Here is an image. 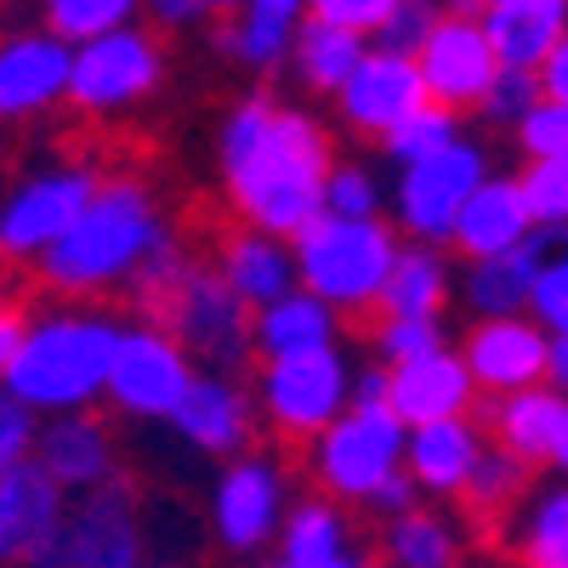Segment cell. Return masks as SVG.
I'll list each match as a JSON object with an SVG mask.
<instances>
[{
	"label": "cell",
	"mask_w": 568,
	"mask_h": 568,
	"mask_svg": "<svg viewBox=\"0 0 568 568\" xmlns=\"http://www.w3.org/2000/svg\"><path fill=\"white\" fill-rule=\"evenodd\" d=\"M471 404H478V387H471L460 353H449V347L420 353V358L387 369V409H393L404 426L471 415Z\"/></svg>",
	"instance_id": "2e32d148"
},
{
	"label": "cell",
	"mask_w": 568,
	"mask_h": 568,
	"mask_svg": "<svg viewBox=\"0 0 568 568\" xmlns=\"http://www.w3.org/2000/svg\"><path fill=\"white\" fill-rule=\"evenodd\" d=\"M546 387L568 398V336H546Z\"/></svg>",
	"instance_id": "681fc988"
},
{
	"label": "cell",
	"mask_w": 568,
	"mask_h": 568,
	"mask_svg": "<svg viewBox=\"0 0 568 568\" xmlns=\"http://www.w3.org/2000/svg\"><path fill=\"white\" fill-rule=\"evenodd\" d=\"M409 449V484L426 489V495H444L455 500L471 478V466L484 455V433L471 415H449V420H426L404 438Z\"/></svg>",
	"instance_id": "7402d4cb"
},
{
	"label": "cell",
	"mask_w": 568,
	"mask_h": 568,
	"mask_svg": "<svg viewBox=\"0 0 568 568\" xmlns=\"http://www.w3.org/2000/svg\"><path fill=\"white\" fill-rule=\"evenodd\" d=\"M382 194H375V176L364 165H336L324 182V216H375Z\"/></svg>",
	"instance_id": "b9f144b4"
},
{
	"label": "cell",
	"mask_w": 568,
	"mask_h": 568,
	"mask_svg": "<svg viewBox=\"0 0 568 568\" xmlns=\"http://www.w3.org/2000/svg\"><path fill=\"white\" fill-rule=\"evenodd\" d=\"M535 103H540V80L524 74V69H500L495 85H489V98L478 103V114H484L489 125H517Z\"/></svg>",
	"instance_id": "60d3db41"
},
{
	"label": "cell",
	"mask_w": 568,
	"mask_h": 568,
	"mask_svg": "<svg viewBox=\"0 0 568 568\" xmlns=\"http://www.w3.org/2000/svg\"><path fill=\"white\" fill-rule=\"evenodd\" d=\"M160 240V216H154V194L142 176H103L98 200L85 205V216L63 233L58 245H45L34 262L7 267L23 291L45 296H109L114 284L131 278V267L149 256V245Z\"/></svg>",
	"instance_id": "7a4b0ae2"
},
{
	"label": "cell",
	"mask_w": 568,
	"mask_h": 568,
	"mask_svg": "<svg viewBox=\"0 0 568 568\" xmlns=\"http://www.w3.org/2000/svg\"><path fill=\"white\" fill-rule=\"evenodd\" d=\"M278 524V471L256 455L233 460L211 495V529L227 551H256Z\"/></svg>",
	"instance_id": "d6986e66"
},
{
	"label": "cell",
	"mask_w": 568,
	"mask_h": 568,
	"mask_svg": "<svg viewBox=\"0 0 568 568\" xmlns=\"http://www.w3.org/2000/svg\"><path fill=\"white\" fill-rule=\"evenodd\" d=\"M358 63H364V40L347 34V29L307 23V29L296 34V69H302L307 91H342Z\"/></svg>",
	"instance_id": "d6a6232c"
},
{
	"label": "cell",
	"mask_w": 568,
	"mask_h": 568,
	"mask_svg": "<svg viewBox=\"0 0 568 568\" xmlns=\"http://www.w3.org/2000/svg\"><path fill=\"white\" fill-rule=\"evenodd\" d=\"M404 438H409V426L387 404H353L313 438L296 471H307L318 484V500L364 506L393 471H404Z\"/></svg>",
	"instance_id": "5b68a950"
},
{
	"label": "cell",
	"mask_w": 568,
	"mask_h": 568,
	"mask_svg": "<svg viewBox=\"0 0 568 568\" xmlns=\"http://www.w3.org/2000/svg\"><path fill=\"white\" fill-rule=\"evenodd\" d=\"M568 240V233H529L517 251L506 256H489V262H466V278H460V296L478 318H511V313H529V291H535V273L546 262V251Z\"/></svg>",
	"instance_id": "603a6c76"
},
{
	"label": "cell",
	"mask_w": 568,
	"mask_h": 568,
	"mask_svg": "<svg viewBox=\"0 0 568 568\" xmlns=\"http://www.w3.org/2000/svg\"><path fill=\"white\" fill-rule=\"evenodd\" d=\"M98 182L91 171H52V176H34L23 182L12 205L0 211V267H18L34 262L45 245H58L63 233L85 216V205L98 200Z\"/></svg>",
	"instance_id": "8fae6325"
},
{
	"label": "cell",
	"mask_w": 568,
	"mask_h": 568,
	"mask_svg": "<svg viewBox=\"0 0 568 568\" xmlns=\"http://www.w3.org/2000/svg\"><path fill=\"white\" fill-rule=\"evenodd\" d=\"M347 404V364L336 347H313V353H284L273 364H262V409L273 426L278 455L302 466L313 438Z\"/></svg>",
	"instance_id": "52a82bcc"
},
{
	"label": "cell",
	"mask_w": 568,
	"mask_h": 568,
	"mask_svg": "<svg viewBox=\"0 0 568 568\" xmlns=\"http://www.w3.org/2000/svg\"><path fill=\"white\" fill-rule=\"evenodd\" d=\"M415 69H420L426 98H433L438 109L471 114V109L489 98V85H495V74H500V58H495V45H489V34H484L478 18L444 12V18L433 23V34L420 40Z\"/></svg>",
	"instance_id": "30bf717a"
},
{
	"label": "cell",
	"mask_w": 568,
	"mask_h": 568,
	"mask_svg": "<svg viewBox=\"0 0 568 568\" xmlns=\"http://www.w3.org/2000/svg\"><path fill=\"white\" fill-rule=\"evenodd\" d=\"M336 165V136L296 109H273V98H251L222 125L227 205L267 240L302 233L324 211V182Z\"/></svg>",
	"instance_id": "6da1fadb"
},
{
	"label": "cell",
	"mask_w": 568,
	"mask_h": 568,
	"mask_svg": "<svg viewBox=\"0 0 568 568\" xmlns=\"http://www.w3.org/2000/svg\"><path fill=\"white\" fill-rule=\"evenodd\" d=\"M369 347L382 353V364L393 369V364H409L420 353H438L444 347V324L438 318H382L375 336H369Z\"/></svg>",
	"instance_id": "74e56055"
},
{
	"label": "cell",
	"mask_w": 568,
	"mask_h": 568,
	"mask_svg": "<svg viewBox=\"0 0 568 568\" xmlns=\"http://www.w3.org/2000/svg\"><path fill=\"white\" fill-rule=\"evenodd\" d=\"M489 7H517V0H455L449 12H460V18H484Z\"/></svg>",
	"instance_id": "816d5d0a"
},
{
	"label": "cell",
	"mask_w": 568,
	"mask_h": 568,
	"mask_svg": "<svg viewBox=\"0 0 568 568\" xmlns=\"http://www.w3.org/2000/svg\"><path fill=\"white\" fill-rule=\"evenodd\" d=\"M165 40L154 23L142 29H114L85 40V52L69 63V109L74 114H114L142 98H154L165 80Z\"/></svg>",
	"instance_id": "ba28073f"
},
{
	"label": "cell",
	"mask_w": 568,
	"mask_h": 568,
	"mask_svg": "<svg viewBox=\"0 0 568 568\" xmlns=\"http://www.w3.org/2000/svg\"><path fill=\"white\" fill-rule=\"evenodd\" d=\"M160 568H171V562H160Z\"/></svg>",
	"instance_id": "11a10c76"
},
{
	"label": "cell",
	"mask_w": 568,
	"mask_h": 568,
	"mask_svg": "<svg viewBox=\"0 0 568 568\" xmlns=\"http://www.w3.org/2000/svg\"><path fill=\"white\" fill-rule=\"evenodd\" d=\"M296 240V267L307 291L336 313V329L369 342L382 324V291L398 262V233L382 216H313Z\"/></svg>",
	"instance_id": "3957f363"
},
{
	"label": "cell",
	"mask_w": 568,
	"mask_h": 568,
	"mask_svg": "<svg viewBox=\"0 0 568 568\" xmlns=\"http://www.w3.org/2000/svg\"><path fill=\"white\" fill-rule=\"evenodd\" d=\"M296 12H302V0H245V7L222 12L216 45L233 52L240 63H251V69H273L284 52H291Z\"/></svg>",
	"instance_id": "4316f807"
},
{
	"label": "cell",
	"mask_w": 568,
	"mask_h": 568,
	"mask_svg": "<svg viewBox=\"0 0 568 568\" xmlns=\"http://www.w3.org/2000/svg\"><path fill=\"white\" fill-rule=\"evenodd\" d=\"M136 12V0H45V23L52 34L69 45V40H98V34H114L125 18Z\"/></svg>",
	"instance_id": "d590c367"
},
{
	"label": "cell",
	"mask_w": 568,
	"mask_h": 568,
	"mask_svg": "<svg viewBox=\"0 0 568 568\" xmlns=\"http://www.w3.org/2000/svg\"><path fill=\"white\" fill-rule=\"evenodd\" d=\"M511 568H568V484H551L511 517Z\"/></svg>",
	"instance_id": "4dcf8cb0"
},
{
	"label": "cell",
	"mask_w": 568,
	"mask_h": 568,
	"mask_svg": "<svg viewBox=\"0 0 568 568\" xmlns=\"http://www.w3.org/2000/svg\"><path fill=\"white\" fill-rule=\"evenodd\" d=\"M460 364H466L471 387H478L484 398L540 387L546 382V329L529 313L478 318L460 336Z\"/></svg>",
	"instance_id": "7c38bea8"
},
{
	"label": "cell",
	"mask_w": 568,
	"mask_h": 568,
	"mask_svg": "<svg viewBox=\"0 0 568 568\" xmlns=\"http://www.w3.org/2000/svg\"><path fill=\"white\" fill-rule=\"evenodd\" d=\"M535 80H540V103H568V34L546 52V63L535 69Z\"/></svg>",
	"instance_id": "bcb514c9"
},
{
	"label": "cell",
	"mask_w": 568,
	"mask_h": 568,
	"mask_svg": "<svg viewBox=\"0 0 568 568\" xmlns=\"http://www.w3.org/2000/svg\"><path fill=\"white\" fill-rule=\"evenodd\" d=\"M551 466L562 471V484H568V409H562V426H557V444H551Z\"/></svg>",
	"instance_id": "f907efd6"
},
{
	"label": "cell",
	"mask_w": 568,
	"mask_h": 568,
	"mask_svg": "<svg viewBox=\"0 0 568 568\" xmlns=\"http://www.w3.org/2000/svg\"><path fill=\"white\" fill-rule=\"evenodd\" d=\"M313 347H336V313L318 296H284L262 307L256 318V369L284 358V353H313Z\"/></svg>",
	"instance_id": "f1b7e54d"
},
{
	"label": "cell",
	"mask_w": 568,
	"mask_h": 568,
	"mask_svg": "<svg viewBox=\"0 0 568 568\" xmlns=\"http://www.w3.org/2000/svg\"><path fill=\"white\" fill-rule=\"evenodd\" d=\"M34 444V420H29V404H18L12 393L0 398V471L18 466L23 449Z\"/></svg>",
	"instance_id": "f6af8a7d"
},
{
	"label": "cell",
	"mask_w": 568,
	"mask_h": 568,
	"mask_svg": "<svg viewBox=\"0 0 568 568\" xmlns=\"http://www.w3.org/2000/svg\"><path fill=\"white\" fill-rule=\"evenodd\" d=\"M364 506H369V511H382V517H404L409 506H420V500H415V484H409V471H393V478L375 489Z\"/></svg>",
	"instance_id": "7dc6e473"
},
{
	"label": "cell",
	"mask_w": 568,
	"mask_h": 568,
	"mask_svg": "<svg viewBox=\"0 0 568 568\" xmlns=\"http://www.w3.org/2000/svg\"><path fill=\"white\" fill-rule=\"evenodd\" d=\"M484 176H489V149H484V142H471V136H455L449 149L404 165L398 200H393L398 227L415 233V245H438L444 251L460 205L471 200V187H478Z\"/></svg>",
	"instance_id": "9c48e42d"
},
{
	"label": "cell",
	"mask_w": 568,
	"mask_h": 568,
	"mask_svg": "<svg viewBox=\"0 0 568 568\" xmlns=\"http://www.w3.org/2000/svg\"><path fill=\"white\" fill-rule=\"evenodd\" d=\"M535 233L529 211H524V194H517L511 176H484L471 187V200L460 205L455 227H449V245L460 262H489V256H506L517 251Z\"/></svg>",
	"instance_id": "44dd1931"
},
{
	"label": "cell",
	"mask_w": 568,
	"mask_h": 568,
	"mask_svg": "<svg viewBox=\"0 0 568 568\" xmlns=\"http://www.w3.org/2000/svg\"><path fill=\"white\" fill-rule=\"evenodd\" d=\"M171 426L182 438H194L205 455H240L256 438L251 398L227 382H211V375H194V387H187L182 404L171 409Z\"/></svg>",
	"instance_id": "cb8c5ba5"
},
{
	"label": "cell",
	"mask_w": 568,
	"mask_h": 568,
	"mask_svg": "<svg viewBox=\"0 0 568 568\" xmlns=\"http://www.w3.org/2000/svg\"><path fill=\"white\" fill-rule=\"evenodd\" d=\"M211 7H216V12H233V7H245V0H211Z\"/></svg>",
	"instance_id": "f5cc1de1"
},
{
	"label": "cell",
	"mask_w": 568,
	"mask_h": 568,
	"mask_svg": "<svg viewBox=\"0 0 568 568\" xmlns=\"http://www.w3.org/2000/svg\"><path fill=\"white\" fill-rule=\"evenodd\" d=\"M562 409H568V398H557L540 382V387H524V393H500V398L471 404V420H478L484 444L517 455L524 466H551V444H557Z\"/></svg>",
	"instance_id": "ac0fdd59"
},
{
	"label": "cell",
	"mask_w": 568,
	"mask_h": 568,
	"mask_svg": "<svg viewBox=\"0 0 568 568\" xmlns=\"http://www.w3.org/2000/svg\"><path fill=\"white\" fill-rule=\"evenodd\" d=\"M63 517V489L45 478L40 460H18L0 471V562L29 568V557L52 540Z\"/></svg>",
	"instance_id": "e0dca14e"
},
{
	"label": "cell",
	"mask_w": 568,
	"mask_h": 568,
	"mask_svg": "<svg viewBox=\"0 0 568 568\" xmlns=\"http://www.w3.org/2000/svg\"><path fill=\"white\" fill-rule=\"evenodd\" d=\"M478 23H484V34L495 45L500 69L535 74L546 63V52L568 34V0H517V7H489Z\"/></svg>",
	"instance_id": "d4e9b609"
},
{
	"label": "cell",
	"mask_w": 568,
	"mask_h": 568,
	"mask_svg": "<svg viewBox=\"0 0 568 568\" xmlns=\"http://www.w3.org/2000/svg\"><path fill=\"white\" fill-rule=\"evenodd\" d=\"M511 182L540 233H568V160H524Z\"/></svg>",
	"instance_id": "836d02e7"
},
{
	"label": "cell",
	"mask_w": 568,
	"mask_h": 568,
	"mask_svg": "<svg viewBox=\"0 0 568 568\" xmlns=\"http://www.w3.org/2000/svg\"><path fill=\"white\" fill-rule=\"evenodd\" d=\"M205 12H211V0H149V18H154L160 34H171L182 23H200Z\"/></svg>",
	"instance_id": "c3c4849f"
},
{
	"label": "cell",
	"mask_w": 568,
	"mask_h": 568,
	"mask_svg": "<svg viewBox=\"0 0 568 568\" xmlns=\"http://www.w3.org/2000/svg\"><path fill=\"white\" fill-rule=\"evenodd\" d=\"M273 568H284V562H273Z\"/></svg>",
	"instance_id": "db71d44e"
},
{
	"label": "cell",
	"mask_w": 568,
	"mask_h": 568,
	"mask_svg": "<svg viewBox=\"0 0 568 568\" xmlns=\"http://www.w3.org/2000/svg\"><path fill=\"white\" fill-rule=\"evenodd\" d=\"M455 136H460V114H449V109H438V103H426V109H415L409 120H398V125L382 136V154L404 171V165H415V160H426V154L449 149Z\"/></svg>",
	"instance_id": "e575fe53"
},
{
	"label": "cell",
	"mask_w": 568,
	"mask_h": 568,
	"mask_svg": "<svg viewBox=\"0 0 568 568\" xmlns=\"http://www.w3.org/2000/svg\"><path fill=\"white\" fill-rule=\"evenodd\" d=\"M194 387V369H187V353L154 329H131L114 347V364H109V398L120 415H165L182 404V393Z\"/></svg>",
	"instance_id": "4fadbf2b"
},
{
	"label": "cell",
	"mask_w": 568,
	"mask_h": 568,
	"mask_svg": "<svg viewBox=\"0 0 568 568\" xmlns=\"http://www.w3.org/2000/svg\"><path fill=\"white\" fill-rule=\"evenodd\" d=\"M34 291H23L18 278H7V291H0V375H7L29 342V329H34Z\"/></svg>",
	"instance_id": "7bdbcfd3"
},
{
	"label": "cell",
	"mask_w": 568,
	"mask_h": 568,
	"mask_svg": "<svg viewBox=\"0 0 568 568\" xmlns=\"http://www.w3.org/2000/svg\"><path fill=\"white\" fill-rule=\"evenodd\" d=\"M69 45L58 34H18L0 45V120H29L52 109L69 85Z\"/></svg>",
	"instance_id": "ffe728a7"
},
{
	"label": "cell",
	"mask_w": 568,
	"mask_h": 568,
	"mask_svg": "<svg viewBox=\"0 0 568 568\" xmlns=\"http://www.w3.org/2000/svg\"><path fill=\"white\" fill-rule=\"evenodd\" d=\"M529 495H535V466H524L517 455L484 444L478 466H471V478H466V489H460L455 500L466 506V517H471L478 529H506L511 517L524 511Z\"/></svg>",
	"instance_id": "484cf974"
},
{
	"label": "cell",
	"mask_w": 568,
	"mask_h": 568,
	"mask_svg": "<svg viewBox=\"0 0 568 568\" xmlns=\"http://www.w3.org/2000/svg\"><path fill=\"white\" fill-rule=\"evenodd\" d=\"M529 318L546 329V336H568V240H557L535 273L529 291Z\"/></svg>",
	"instance_id": "8d00e7d4"
},
{
	"label": "cell",
	"mask_w": 568,
	"mask_h": 568,
	"mask_svg": "<svg viewBox=\"0 0 568 568\" xmlns=\"http://www.w3.org/2000/svg\"><path fill=\"white\" fill-rule=\"evenodd\" d=\"M347 546V517L336 511V500H302L284 524V568H329L342 562Z\"/></svg>",
	"instance_id": "1f68e13d"
},
{
	"label": "cell",
	"mask_w": 568,
	"mask_h": 568,
	"mask_svg": "<svg viewBox=\"0 0 568 568\" xmlns=\"http://www.w3.org/2000/svg\"><path fill=\"white\" fill-rule=\"evenodd\" d=\"M449 262L438 245H409L398 251L387 291H382V318H438L449 302Z\"/></svg>",
	"instance_id": "83f0119b"
},
{
	"label": "cell",
	"mask_w": 568,
	"mask_h": 568,
	"mask_svg": "<svg viewBox=\"0 0 568 568\" xmlns=\"http://www.w3.org/2000/svg\"><path fill=\"white\" fill-rule=\"evenodd\" d=\"M336 103H342V120H347L358 136L382 142L398 120H409L415 109H426L433 98H426V85H420L415 58L364 52V63H358V69L347 74V85L336 91Z\"/></svg>",
	"instance_id": "5bb4252c"
},
{
	"label": "cell",
	"mask_w": 568,
	"mask_h": 568,
	"mask_svg": "<svg viewBox=\"0 0 568 568\" xmlns=\"http://www.w3.org/2000/svg\"><path fill=\"white\" fill-rule=\"evenodd\" d=\"M382 562L387 568H460V529L433 506H409L404 517H387Z\"/></svg>",
	"instance_id": "f546056e"
},
{
	"label": "cell",
	"mask_w": 568,
	"mask_h": 568,
	"mask_svg": "<svg viewBox=\"0 0 568 568\" xmlns=\"http://www.w3.org/2000/svg\"><path fill=\"white\" fill-rule=\"evenodd\" d=\"M114 347H120V329L109 324V313L45 318L29 329L18 364L7 369V387L18 404L34 409H80L85 398L109 387Z\"/></svg>",
	"instance_id": "277c9868"
},
{
	"label": "cell",
	"mask_w": 568,
	"mask_h": 568,
	"mask_svg": "<svg viewBox=\"0 0 568 568\" xmlns=\"http://www.w3.org/2000/svg\"><path fill=\"white\" fill-rule=\"evenodd\" d=\"M524 160H568V103H535L511 125Z\"/></svg>",
	"instance_id": "f35d334b"
},
{
	"label": "cell",
	"mask_w": 568,
	"mask_h": 568,
	"mask_svg": "<svg viewBox=\"0 0 568 568\" xmlns=\"http://www.w3.org/2000/svg\"><path fill=\"white\" fill-rule=\"evenodd\" d=\"M40 466L58 489H98L120 478V438H114V415L98 404H80L74 415H58L40 433Z\"/></svg>",
	"instance_id": "9a60e30c"
},
{
	"label": "cell",
	"mask_w": 568,
	"mask_h": 568,
	"mask_svg": "<svg viewBox=\"0 0 568 568\" xmlns=\"http://www.w3.org/2000/svg\"><path fill=\"white\" fill-rule=\"evenodd\" d=\"M438 18H444L438 0H398L393 18L375 29V40H382V52H393V58H415V52H420V40L433 34Z\"/></svg>",
	"instance_id": "ab89813d"
},
{
	"label": "cell",
	"mask_w": 568,
	"mask_h": 568,
	"mask_svg": "<svg viewBox=\"0 0 568 568\" xmlns=\"http://www.w3.org/2000/svg\"><path fill=\"white\" fill-rule=\"evenodd\" d=\"M398 0H313V23H329V29H347V34H375L387 18H393Z\"/></svg>",
	"instance_id": "ee69618b"
},
{
	"label": "cell",
	"mask_w": 568,
	"mask_h": 568,
	"mask_svg": "<svg viewBox=\"0 0 568 568\" xmlns=\"http://www.w3.org/2000/svg\"><path fill=\"white\" fill-rule=\"evenodd\" d=\"M142 551H149L142 489L120 471V478L85 489V500L58 517L52 540L29 557V568H142Z\"/></svg>",
	"instance_id": "8992f818"
}]
</instances>
